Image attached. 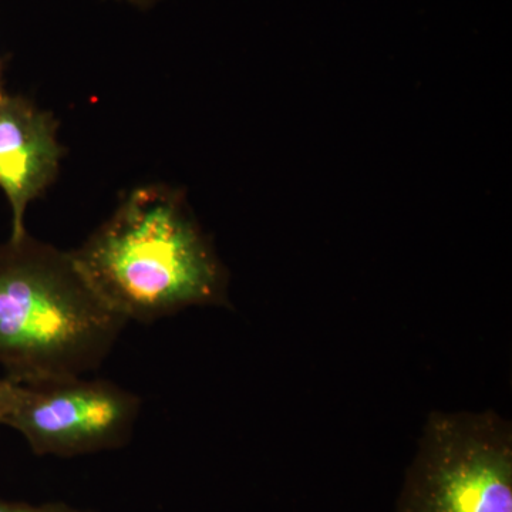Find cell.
<instances>
[{
    "mask_svg": "<svg viewBox=\"0 0 512 512\" xmlns=\"http://www.w3.org/2000/svg\"><path fill=\"white\" fill-rule=\"evenodd\" d=\"M6 94L8 93H6L5 84H3V63L2 60H0V100H2Z\"/></svg>",
    "mask_w": 512,
    "mask_h": 512,
    "instance_id": "cell-8",
    "label": "cell"
},
{
    "mask_svg": "<svg viewBox=\"0 0 512 512\" xmlns=\"http://www.w3.org/2000/svg\"><path fill=\"white\" fill-rule=\"evenodd\" d=\"M0 512H99L90 508L74 507L63 501H49V503L32 504L26 501L0 500Z\"/></svg>",
    "mask_w": 512,
    "mask_h": 512,
    "instance_id": "cell-6",
    "label": "cell"
},
{
    "mask_svg": "<svg viewBox=\"0 0 512 512\" xmlns=\"http://www.w3.org/2000/svg\"><path fill=\"white\" fill-rule=\"evenodd\" d=\"M19 393L20 384L12 382L6 377H0V424L5 423V420L8 419L10 412L18 402Z\"/></svg>",
    "mask_w": 512,
    "mask_h": 512,
    "instance_id": "cell-7",
    "label": "cell"
},
{
    "mask_svg": "<svg viewBox=\"0 0 512 512\" xmlns=\"http://www.w3.org/2000/svg\"><path fill=\"white\" fill-rule=\"evenodd\" d=\"M396 512H512L511 424L493 412L431 413Z\"/></svg>",
    "mask_w": 512,
    "mask_h": 512,
    "instance_id": "cell-3",
    "label": "cell"
},
{
    "mask_svg": "<svg viewBox=\"0 0 512 512\" xmlns=\"http://www.w3.org/2000/svg\"><path fill=\"white\" fill-rule=\"evenodd\" d=\"M127 322L87 284L72 252L26 234L0 245V367L26 386L86 376Z\"/></svg>",
    "mask_w": 512,
    "mask_h": 512,
    "instance_id": "cell-2",
    "label": "cell"
},
{
    "mask_svg": "<svg viewBox=\"0 0 512 512\" xmlns=\"http://www.w3.org/2000/svg\"><path fill=\"white\" fill-rule=\"evenodd\" d=\"M72 256L87 284L127 323L229 305L227 269L183 192L168 185L131 191Z\"/></svg>",
    "mask_w": 512,
    "mask_h": 512,
    "instance_id": "cell-1",
    "label": "cell"
},
{
    "mask_svg": "<svg viewBox=\"0 0 512 512\" xmlns=\"http://www.w3.org/2000/svg\"><path fill=\"white\" fill-rule=\"evenodd\" d=\"M62 157L53 114L26 97L6 94L0 100V190L12 211L10 239L28 234L26 211L55 183Z\"/></svg>",
    "mask_w": 512,
    "mask_h": 512,
    "instance_id": "cell-5",
    "label": "cell"
},
{
    "mask_svg": "<svg viewBox=\"0 0 512 512\" xmlns=\"http://www.w3.org/2000/svg\"><path fill=\"white\" fill-rule=\"evenodd\" d=\"M131 2L143 3V2H148V0H131Z\"/></svg>",
    "mask_w": 512,
    "mask_h": 512,
    "instance_id": "cell-9",
    "label": "cell"
},
{
    "mask_svg": "<svg viewBox=\"0 0 512 512\" xmlns=\"http://www.w3.org/2000/svg\"><path fill=\"white\" fill-rule=\"evenodd\" d=\"M141 399L119 384L84 376L20 386L5 426L39 457L74 458L130 443Z\"/></svg>",
    "mask_w": 512,
    "mask_h": 512,
    "instance_id": "cell-4",
    "label": "cell"
}]
</instances>
